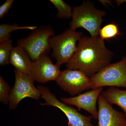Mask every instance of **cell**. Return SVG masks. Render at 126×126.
Returning <instances> with one entry per match:
<instances>
[{
	"mask_svg": "<svg viewBox=\"0 0 126 126\" xmlns=\"http://www.w3.org/2000/svg\"><path fill=\"white\" fill-rule=\"evenodd\" d=\"M114 53L99 36H83L76 52L66 63L68 69L80 70L91 77L110 63Z\"/></svg>",
	"mask_w": 126,
	"mask_h": 126,
	"instance_id": "obj_1",
	"label": "cell"
},
{
	"mask_svg": "<svg viewBox=\"0 0 126 126\" xmlns=\"http://www.w3.org/2000/svg\"><path fill=\"white\" fill-rule=\"evenodd\" d=\"M106 14L105 12L95 8L90 1H84L80 5L74 7L70 29L76 31L78 28H83L90 36H99L103 18Z\"/></svg>",
	"mask_w": 126,
	"mask_h": 126,
	"instance_id": "obj_2",
	"label": "cell"
},
{
	"mask_svg": "<svg viewBox=\"0 0 126 126\" xmlns=\"http://www.w3.org/2000/svg\"><path fill=\"white\" fill-rule=\"evenodd\" d=\"M83 34L82 32L69 29L50 38L49 42L53 50L52 56L56 60V65L59 67L70 60L77 50V42Z\"/></svg>",
	"mask_w": 126,
	"mask_h": 126,
	"instance_id": "obj_3",
	"label": "cell"
},
{
	"mask_svg": "<svg viewBox=\"0 0 126 126\" xmlns=\"http://www.w3.org/2000/svg\"><path fill=\"white\" fill-rule=\"evenodd\" d=\"M54 35L51 26H44L32 31L26 38L18 40L17 45L24 49L34 61L41 55L49 53L52 48L49 41Z\"/></svg>",
	"mask_w": 126,
	"mask_h": 126,
	"instance_id": "obj_4",
	"label": "cell"
},
{
	"mask_svg": "<svg viewBox=\"0 0 126 126\" xmlns=\"http://www.w3.org/2000/svg\"><path fill=\"white\" fill-rule=\"evenodd\" d=\"M90 78L93 89L108 86L126 89V56L118 62L109 64Z\"/></svg>",
	"mask_w": 126,
	"mask_h": 126,
	"instance_id": "obj_5",
	"label": "cell"
},
{
	"mask_svg": "<svg viewBox=\"0 0 126 126\" xmlns=\"http://www.w3.org/2000/svg\"><path fill=\"white\" fill-rule=\"evenodd\" d=\"M37 89L41 94V98L45 101L44 103H41V105L53 106L61 110L68 121L67 126H94L91 122L93 118L91 115H83L75 109L60 102L48 88L38 86Z\"/></svg>",
	"mask_w": 126,
	"mask_h": 126,
	"instance_id": "obj_6",
	"label": "cell"
},
{
	"mask_svg": "<svg viewBox=\"0 0 126 126\" xmlns=\"http://www.w3.org/2000/svg\"><path fill=\"white\" fill-rule=\"evenodd\" d=\"M56 81L63 90L72 96L93 89V84L90 77L80 70L67 68L61 71Z\"/></svg>",
	"mask_w": 126,
	"mask_h": 126,
	"instance_id": "obj_7",
	"label": "cell"
},
{
	"mask_svg": "<svg viewBox=\"0 0 126 126\" xmlns=\"http://www.w3.org/2000/svg\"><path fill=\"white\" fill-rule=\"evenodd\" d=\"M15 81L11 89L9 99L10 109L16 108L20 102L26 97L38 100L41 96L39 91L34 85V79L31 75L24 74L15 69Z\"/></svg>",
	"mask_w": 126,
	"mask_h": 126,
	"instance_id": "obj_8",
	"label": "cell"
},
{
	"mask_svg": "<svg viewBox=\"0 0 126 126\" xmlns=\"http://www.w3.org/2000/svg\"><path fill=\"white\" fill-rule=\"evenodd\" d=\"M59 68L47 54H42L33 61L31 76L34 81L41 83L56 81L61 73Z\"/></svg>",
	"mask_w": 126,
	"mask_h": 126,
	"instance_id": "obj_9",
	"label": "cell"
},
{
	"mask_svg": "<svg viewBox=\"0 0 126 126\" xmlns=\"http://www.w3.org/2000/svg\"><path fill=\"white\" fill-rule=\"evenodd\" d=\"M102 87L97 88L71 97H63L61 101L67 105L76 106L79 110L83 109L97 120L98 110L97 107L98 98L102 92Z\"/></svg>",
	"mask_w": 126,
	"mask_h": 126,
	"instance_id": "obj_10",
	"label": "cell"
},
{
	"mask_svg": "<svg viewBox=\"0 0 126 126\" xmlns=\"http://www.w3.org/2000/svg\"><path fill=\"white\" fill-rule=\"evenodd\" d=\"M97 103L98 121L97 126H126V117L124 113L114 109L101 94Z\"/></svg>",
	"mask_w": 126,
	"mask_h": 126,
	"instance_id": "obj_11",
	"label": "cell"
},
{
	"mask_svg": "<svg viewBox=\"0 0 126 126\" xmlns=\"http://www.w3.org/2000/svg\"><path fill=\"white\" fill-rule=\"evenodd\" d=\"M33 61L24 49L17 45L12 49L10 63L14 66L15 69L24 74L31 76Z\"/></svg>",
	"mask_w": 126,
	"mask_h": 126,
	"instance_id": "obj_12",
	"label": "cell"
},
{
	"mask_svg": "<svg viewBox=\"0 0 126 126\" xmlns=\"http://www.w3.org/2000/svg\"><path fill=\"white\" fill-rule=\"evenodd\" d=\"M101 95L111 105L119 107L126 117V90H121L115 87H111L102 92Z\"/></svg>",
	"mask_w": 126,
	"mask_h": 126,
	"instance_id": "obj_13",
	"label": "cell"
},
{
	"mask_svg": "<svg viewBox=\"0 0 126 126\" xmlns=\"http://www.w3.org/2000/svg\"><path fill=\"white\" fill-rule=\"evenodd\" d=\"M38 28L36 26H20L18 25L1 24L0 25V42L11 39V33L20 30H34Z\"/></svg>",
	"mask_w": 126,
	"mask_h": 126,
	"instance_id": "obj_14",
	"label": "cell"
},
{
	"mask_svg": "<svg viewBox=\"0 0 126 126\" xmlns=\"http://www.w3.org/2000/svg\"><path fill=\"white\" fill-rule=\"evenodd\" d=\"M58 10L57 17L60 19H69L72 18L73 10L69 5L63 0H50Z\"/></svg>",
	"mask_w": 126,
	"mask_h": 126,
	"instance_id": "obj_15",
	"label": "cell"
},
{
	"mask_svg": "<svg viewBox=\"0 0 126 126\" xmlns=\"http://www.w3.org/2000/svg\"><path fill=\"white\" fill-rule=\"evenodd\" d=\"M12 40L11 39L0 42V65H4L10 63Z\"/></svg>",
	"mask_w": 126,
	"mask_h": 126,
	"instance_id": "obj_16",
	"label": "cell"
},
{
	"mask_svg": "<svg viewBox=\"0 0 126 126\" xmlns=\"http://www.w3.org/2000/svg\"><path fill=\"white\" fill-rule=\"evenodd\" d=\"M118 26L113 23L106 25L99 31V36L104 40H108L120 35Z\"/></svg>",
	"mask_w": 126,
	"mask_h": 126,
	"instance_id": "obj_17",
	"label": "cell"
},
{
	"mask_svg": "<svg viewBox=\"0 0 126 126\" xmlns=\"http://www.w3.org/2000/svg\"><path fill=\"white\" fill-rule=\"evenodd\" d=\"M11 89L8 84L4 80L2 76H0V101L6 104L9 103Z\"/></svg>",
	"mask_w": 126,
	"mask_h": 126,
	"instance_id": "obj_18",
	"label": "cell"
},
{
	"mask_svg": "<svg viewBox=\"0 0 126 126\" xmlns=\"http://www.w3.org/2000/svg\"><path fill=\"white\" fill-rule=\"evenodd\" d=\"M14 0H6L0 6V18L2 19L12 7Z\"/></svg>",
	"mask_w": 126,
	"mask_h": 126,
	"instance_id": "obj_19",
	"label": "cell"
},
{
	"mask_svg": "<svg viewBox=\"0 0 126 126\" xmlns=\"http://www.w3.org/2000/svg\"><path fill=\"white\" fill-rule=\"evenodd\" d=\"M116 1L118 6L120 5L123 3H126V0H117Z\"/></svg>",
	"mask_w": 126,
	"mask_h": 126,
	"instance_id": "obj_20",
	"label": "cell"
}]
</instances>
